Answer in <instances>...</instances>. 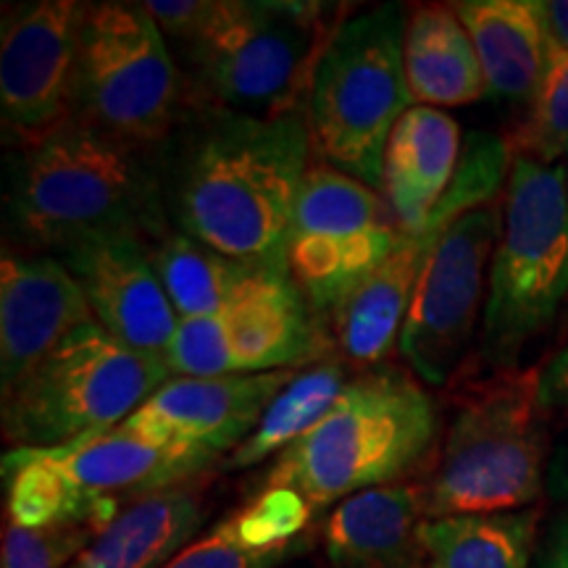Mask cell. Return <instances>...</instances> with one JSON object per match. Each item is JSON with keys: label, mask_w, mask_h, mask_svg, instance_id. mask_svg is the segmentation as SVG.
Returning <instances> with one entry per match:
<instances>
[{"label": "cell", "mask_w": 568, "mask_h": 568, "mask_svg": "<svg viewBox=\"0 0 568 568\" xmlns=\"http://www.w3.org/2000/svg\"><path fill=\"white\" fill-rule=\"evenodd\" d=\"M216 456L116 426L55 447L3 456L6 518L21 527L98 524L105 529L140 497L201 477Z\"/></svg>", "instance_id": "cell-3"}, {"label": "cell", "mask_w": 568, "mask_h": 568, "mask_svg": "<svg viewBox=\"0 0 568 568\" xmlns=\"http://www.w3.org/2000/svg\"><path fill=\"white\" fill-rule=\"evenodd\" d=\"M537 568H568V521H560L552 529Z\"/></svg>", "instance_id": "cell-34"}, {"label": "cell", "mask_w": 568, "mask_h": 568, "mask_svg": "<svg viewBox=\"0 0 568 568\" xmlns=\"http://www.w3.org/2000/svg\"><path fill=\"white\" fill-rule=\"evenodd\" d=\"M347 368L339 361H322L305 368L268 403L264 418L237 450L230 453L226 468H247L261 464L274 453L287 450L308 435L329 414L337 397L347 387Z\"/></svg>", "instance_id": "cell-25"}, {"label": "cell", "mask_w": 568, "mask_h": 568, "mask_svg": "<svg viewBox=\"0 0 568 568\" xmlns=\"http://www.w3.org/2000/svg\"><path fill=\"white\" fill-rule=\"evenodd\" d=\"M305 109L224 113L190 148L176 187L184 234L234 261L284 268V237L311 169Z\"/></svg>", "instance_id": "cell-1"}, {"label": "cell", "mask_w": 568, "mask_h": 568, "mask_svg": "<svg viewBox=\"0 0 568 568\" xmlns=\"http://www.w3.org/2000/svg\"><path fill=\"white\" fill-rule=\"evenodd\" d=\"M203 514V495L190 485L140 497L69 568H163L193 542Z\"/></svg>", "instance_id": "cell-22"}, {"label": "cell", "mask_w": 568, "mask_h": 568, "mask_svg": "<svg viewBox=\"0 0 568 568\" xmlns=\"http://www.w3.org/2000/svg\"><path fill=\"white\" fill-rule=\"evenodd\" d=\"M297 374L301 368L211 379L176 376L155 389L122 426L163 443L197 447L219 458L222 453L237 450L253 435L268 403Z\"/></svg>", "instance_id": "cell-15"}, {"label": "cell", "mask_w": 568, "mask_h": 568, "mask_svg": "<svg viewBox=\"0 0 568 568\" xmlns=\"http://www.w3.org/2000/svg\"><path fill=\"white\" fill-rule=\"evenodd\" d=\"M95 322L67 264L53 255L3 253L0 261V382L3 395L61 339Z\"/></svg>", "instance_id": "cell-16"}, {"label": "cell", "mask_w": 568, "mask_h": 568, "mask_svg": "<svg viewBox=\"0 0 568 568\" xmlns=\"http://www.w3.org/2000/svg\"><path fill=\"white\" fill-rule=\"evenodd\" d=\"M464 138L450 113L410 105L387 142L382 195L397 226L410 237L424 234L432 211L458 172Z\"/></svg>", "instance_id": "cell-18"}, {"label": "cell", "mask_w": 568, "mask_h": 568, "mask_svg": "<svg viewBox=\"0 0 568 568\" xmlns=\"http://www.w3.org/2000/svg\"><path fill=\"white\" fill-rule=\"evenodd\" d=\"M151 182L138 148L71 116L30 145L13 195L19 230L34 245L67 251L95 234L148 224Z\"/></svg>", "instance_id": "cell-6"}, {"label": "cell", "mask_w": 568, "mask_h": 568, "mask_svg": "<svg viewBox=\"0 0 568 568\" xmlns=\"http://www.w3.org/2000/svg\"><path fill=\"white\" fill-rule=\"evenodd\" d=\"M180 98V71L145 6L113 0L88 6L74 116L142 148L166 138Z\"/></svg>", "instance_id": "cell-10"}, {"label": "cell", "mask_w": 568, "mask_h": 568, "mask_svg": "<svg viewBox=\"0 0 568 568\" xmlns=\"http://www.w3.org/2000/svg\"><path fill=\"white\" fill-rule=\"evenodd\" d=\"M439 435L435 397L395 366L347 382L308 435L282 450L266 487H290L326 508L366 489L403 485L429 464Z\"/></svg>", "instance_id": "cell-2"}, {"label": "cell", "mask_w": 568, "mask_h": 568, "mask_svg": "<svg viewBox=\"0 0 568 568\" xmlns=\"http://www.w3.org/2000/svg\"><path fill=\"white\" fill-rule=\"evenodd\" d=\"M500 232L503 211L487 203L447 224L429 251L397 339V351L424 385H447L464 364Z\"/></svg>", "instance_id": "cell-12"}, {"label": "cell", "mask_w": 568, "mask_h": 568, "mask_svg": "<svg viewBox=\"0 0 568 568\" xmlns=\"http://www.w3.org/2000/svg\"><path fill=\"white\" fill-rule=\"evenodd\" d=\"M84 17L88 3L77 0H34L3 9L0 109L6 130L32 145L74 113Z\"/></svg>", "instance_id": "cell-13"}, {"label": "cell", "mask_w": 568, "mask_h": 568, "mask_svg": "<svg viewBox=\"0 0 568 568\" xmlns=\"http://www.w3.org/2000/svg\"><path fill=\"white\" fill-rule=\"evenodd\" d=\"M403 61L414 105L456 109L487 95L474 42L453 6H418L408 13Z\"/></svg>", "instance_id": "cell-23"}, {"label": "cell", "mask_w": 568, "mask_h": 568, "mask_svg": "<svg viewBox=\"0 0 568 568\" xmlns=\"http://www.w3.org/2000/svg\"><path fill=\"white\" fill-rule=\"evenodd\" d=\"M163 355L140 353L90 322L61 339L3 395V432L17 447H55L122 426L169 382Z\"/></svg>", "instance_id": "cell-7"}, {"label": "cell", "mask_w": 568, "mask_h": 568, "mask_svg": "<svg viewBox=\"0 0 568 568\" xmlns=\"http://www.w3.org/2000/svg\"><path fill=\"white\" fill-rule=\"evenodd\" d=\"M550 51L568 53V0H535Z\"/></svg>", "instance_id": "cell-33"}, {"label": "cell", "mask_w": 568, "mask_h": 568, "mask_svg": "<svg viewBox=\"0 0 568 568\" xmlns=\"http://www.w3.org/2000/svg\"><path fill=\"white\" fill-rule=\"evenodd\" d=\"M564 169H566V190H568V159H566V163H564Z\"/></svg>", "instance_id": "cell-35"}, {"label": "cell", "mask_w": 568, "mask_h": 568, "mask_svg": "<svg viewBox=\"0 0 568 568\" xmlns=\"http://www.w3.org/2000/svg\"><path fill=\"white\" fill-rule=\"evenodd\" d=\"M169 372L176 376H195V379H211V376L240 374L237 361L226 339L222 316L180 318L176 335L163 353Z\"/></svg>", "instance_id": "cell-30"}, {"label": "cell", "mask_w": 568, "mask_h": 568, "mask_svg": "<svg viewBox=\"0 0 568 568\" xmlns=\"http://www.w3.org/2000/svg\"><path fill=\"white\" fill-rule=\"evenodd\" d=\"M219 316L240 374L301 368L324 355L318 314L284 268L253 266Z\"/></svg>", "instance_id": "cell-17"}, {"label": "cell", "mask_w": 568, "mask_h": 568, "mask_svg": "<svg viewBox=\"0 0 568 568\" xmlns=\"http://www.w3.org/2000/svg\"><path fill=\"white\" fill-rule=\"evenodd\" d=\"M510 151L545 166L568 159V53L550 51L548 71L510 140Z\"/></svg>", "instance_id": "cell-27"}, {"label": "cell", "mask_w": 568, "mask_h": 568, "mask_svg": "<svg viewBox=\"0 0 568 568\" xmlns=\"http://www.w3.org/2000/svg\"><path fill=\"white\" fill-rule=\"evenodd\" d=\"M481 318V351L508 366L568 295L566 169L514 155Z\"/></svg>", "instance_id": "cell-8"}, {"label": "cell", "mask_w": 568, "mask_h": 568, "mask_svg": "<svg viewBox=\"0 0 568 568\" xmlns=\"http://www.w3.org/2000/svg\"><path fill=\"white\" fill-rule=\"evenodd\" d=\"M61 255L88 297L95 322L111 337L140 353L163 355L169 351L180 316L169 303L140 234H95Z\"/></svg>", "instance_id": "cell-14"}, {"label": "cell", "mask_w": 568, "mask_h": 568, "mask_svg": "<svg viewBox=\"0 0 568 568\" xmlns=\"http://www.w3.org/2000/svg\"><path fill=\"white\" fill-rule=\"evenodd\" d=\"M324 3L219 0L205 30L187 42L203 95L230 113L280 116L301 109L332 32Z\"/></svg>", "instance_id": "cell-9"}, {"label": "cell", "mask_w": 568, "mask_h": 568, "mask_svg": "<svg viewBox=\"0 0 568 568\" xmlns=\"http://www.w3.org/2000/svg\"><path fill=\"white\" fill-rule=\"evenodd\" d=\"M101 531L98 524L21 527L6 521L0 568H69Z\"/></svg>", "instance_id": "cell-29"}, {"label": "cell", "mask_w": 568, "mask_h": 568, "mask_svg": "<svg viewBox=\"0 0 568 568\" xmlns=\"http://www.w3.org/2000/svg\"><path fill=\"white\" fill-rule=\"evenodd\" d=\"M219 0H151L142 3L151 13L163 38H180L184 45L205 30Z\"/></svg>", "instance_id": "cell-31"}, {"label": "cell", "mask_w": 568, "mask_h": 568, "mask_svg": "<svg viewBox=\"0 0 568 568\" xmlns=\"http://www.w3.org/2000/svg\"><path fill=\"white\" fill-rule=\"evenodd\" d=\"M445 226L403 240L393 253L332 311L337 347L353 364H379L393 353L406 324L418 276Z\"/></svg>", "instance_id": "cell-20"}, {"label": "cell", "mask_w": 568, "mask_h": 568, "mask_svg": "<svg viewBox=\"0 0 568 568\" xmlns=\"http://www.w3.org/2000/svg\"><path fill=\"white\" fill-rule=\"evenodd\" d=\"M539 372L506 368L468 387L424 481L426 518L524 510L542 493L548 432Z\"/></svg>", "instance_id": "cell-5"}, {"label": "cell", "mask_w": 568, "mask_h": 568, "mask_svg": "<svg viewBox=\"0 0 568 568\" xmlns=\"http://www.w3.org/2000/svg\"><path fill=\"white\" fill-rule=\"evenodd\" d=\"M422 485H389L358 493L332 510L324 548L332 568H426Z\"/></svg>", "instance_id": "cell-19"}, {"label": "cell", "mask_w": 568, "mask_h": 568, "mask_svg": "<svg viewBox=\"0 0 568 568\" xmlns=\"http://www.w3.org/2000/svg\"><path fill=\"white\" fill-rule=\"evenodd\" d=\"M537 524L535 508L426 518L418 531L426 568H529Z\"/></svg>", "instance_id": "cell-24"}, {"label": "cell", "mask_w": 568, "mask_h": 568, "mask_svg": "<svg viewBox=\"0 0 568 568\" xmlns=\"http://www.w3.org/2000/svg\"><path fill=\"white\" fill-rule=\"evenodd\" d=\"M308 542L268 545L251 529L243 510L219 521L209 535L184 548L180 556L169 560L163 568H274L293 558Z\"/></svg>", "instance_id": "cell-28"}, {"label": "cell", "mask_w": 568, "mask_h": 568, "mask_svg": "<svg viewBox=\"0 0 568 568\" xmlns=\"http://www.w3.org/2000/svg\"><path fill=\"white\" fill-rule=\"evenodd\" d=\"M539 397L548 410H568V345L539 372Z\"/></svg>", "instance_id": "cell-32"}, {"label": "cell", "mask_w": 568, "mask_h": 568, "mask_svg": "<svg viewBox=\"0 0 568 568\" xmlns=\"http://www.w3.org/2000/svg\"><path fill=\"white\" fill-rule=\"evenodd\" d=\"M406 24L397 3L337 24L318 55L303 105L318 159L379 193L387 142L414 105L403 61Z\"/></svg>", "instance_id": "cell-4"}, {"label": "cell", "mask_w": 568, "mask_h": 568, "mask_svg": "<svg viewBox=\"0 0 568 568\" xmlns=\"http://www.w3.org/2000/svg\"><path fill=\"white\" fill-rule=\"evenodd\" d=\"M477 51L487 95L531 103L550 61V45L535 0H466L453 3Z\"/></svg>", "instance_id": "cell-21"}, {"label": "cell", "mask_w": 568, "mask_h": 568, "mask_svg": "<svg viewBox=\"0 0 568 568\" xmlns=\"http://www.w3.org/2000/svg\"><path fill=\"white\" fill-rule=\"evenodd\" d=\"M151 258L169 303L180 318L222 314L237 284L253 268V264L234 261L184 232L163 240Z\"/></svg>", "instance_id": "cell-26"}, {"label": "cell", "mask_w": 568, "mask_h": 568, "mask_svg": "<svg viewBox=\"0 0 568 568\" xmlns=\"http://www.w3.org/2000/svg\"><path fill=\"white\" fill-rule=\"evenodd\" d=\"M406 237L379 190L316 161L284 237V272L324 316Z\"/></svg>", "instance_id": "cell-11"}]
</instances>
